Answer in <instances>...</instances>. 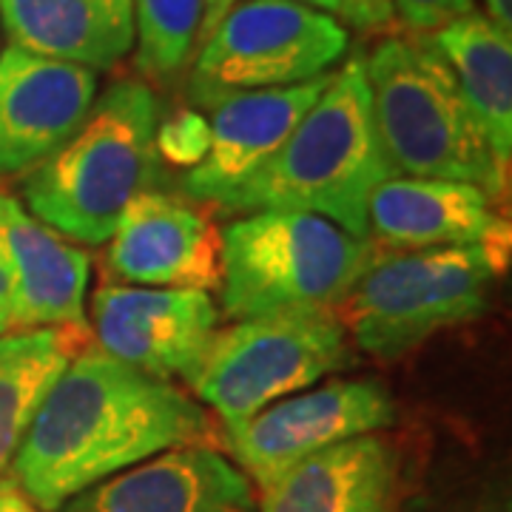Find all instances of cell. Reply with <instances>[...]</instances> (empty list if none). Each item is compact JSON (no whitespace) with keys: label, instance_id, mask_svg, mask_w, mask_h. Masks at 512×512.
Masks as SVG:
<instances>
[{"label":"cell","instance_id":"6da1fadb","mask_svg":"<svg viewBox=\"0 0 512 512\" xmlns=\"http://www.w3.org/2000/svg\"><path fill=\"white\" fill-rule=\"evenodd\" d=\"M211 421L171 382L86 345L57 376L12 458V478L43 512L171 447L205 444Z\"/></svg>","mask_w":512,"mask_h":512},{"label":"cell","instance_id":"7a4b0ae2","mask_svg":"<svg viewBox=\"0 0 512 512\" xmlns=\"http://www.w3.org/2000/svg\"><path fill=\"white\" fill-rule=\"evenodd\" d=\"M390 177L396 171L373 123L365 55H353L330 74L274 160L220 211H305L367 239V202Z\"/></svg>","mask_w":512,"mask_h":512},{"label":"cell","instance_id":"3957f363","mask_svg":"<svg viewBox=\"0 0 512 512\" xmlns=\"http://www.w3.org/2000/svg\"><path fill=\"white\" fill-rule=\"evenodd\" d=\"M163 103L146 80H117L55 154L26 174L23 205L77 245H106L160 160Z\"/></svg>","mask_w":512,"mask_h":512},{"label":"cell","instance_id":"277c9868","mask_svg":"<svg viewBox=\"0 0 512 512\" xmlns=\"http://www.w3.org/2000/svg\"><path fill=\"white\" fill-rule=\"evenodd\" d=\"M373 123L396 174L478 185L495 202L510 171L495 160L430 35H393L365 57Z\"/></svg>","mask_w":512,"mask_h":512},{"label":"cell","instance_id":"5b68a950","mask_svg":"<svg viewBox=\"0 0 512 512\" xmlns=\"http://www.w3.org/2000/svg\"><path fill=\"white\" fill-rule=\"evenodd\" d=\"M379 254L325 217L254 211L222 231V311L231 319L336 313Z\"/></svg>","mask_w":512,"mask_h":512},{"label":"cell","instance_id":"8992f818","mask_svg":"<svg viewBox=\"0 0 512 512\" xmlns=\"http://www.w3.org/2000/svg\"><path fill=\"white\" fill-rule=\"evenodd\" d=\"M507 256L484 245L387 251L367 268L336 308L359 348L393 362L439 330L487 311Z\"/></svg>","mask_w":512,"mask_h":512},{"label":"cell","instance_id":"52a82bcc","mask_svg":"<svg viewBox=\"0 0 512 512\" xmlns=\"http://www.w3.org/2000/svg\"><path fill=\"white\" fill-rule=\"evenodd\" d=\"M350 365V336L336 313H279L217 330L188 384L231 427Z\"/></svg>","mask_w":512,"mask_h":512},{"label":"cell","instance_id":"ba28073f","mask_svg":"<svg viewBox=\"0 0 512 512\" xmlns=\"http://www.w3.org/2000/svg\"><path fill=\"white\" fill-rule=\"evenodd\" d=\"M339 20L296 0H239L200 40L188 94L202 109L225 97L299 86L328 74L348 52Z\"/></svg>","mask_w":512,"mask_h":512},{"label":"cell","instance_id":"9c48e42d","mask_svg":"<svg viewBox=\"0 0 512 512\" xmlns=\"http://www.w3.org/2000/svg\"><path fill=\"white\" fill-rule=\"evenodd\" d=\"M396 419V399L379 379H330L225 427V444L239 470L262 487L296 461L387 430Z\"/></svg>","mask_w":512,"mask_h":512},{"label":"cell","instance_id":"30bf717a","mask_svg":"<svg viewBox=\"0 0 512 512\" xmlns=\"http://www.w3.org/2000/svg\"><path fill=\"white\" fill-rule=\"evenodd\" d=\"M94 345L154 379L191 382L220 330L214 296L106 282L92 299Z\"/></svg>","mask_w":512,"mask_h":512},{"label":"cell","instance_id":"8fae6325","mask_svg":"<svg viewBox=\"0 0 512 512\" xmlns=\"http://www.w3.org/2000/svg\"><path fill=\"white\" fill-rule=\"evenodd\" d=\"M106 271L123 285L220 291L222 234L200 202L146 188L111 234Z\"/></svg>","mask_w":512,"mask_h":512},{"label":"cell","instance_id":"7c38bea8","mask_svg":"<svg viewBox=\"0 0 512 512\" xmlns=\"http://www.w3.org/2000/svg\"><path fill=\"white\" fill-rule=\"evenodd\" d=\"M97 72L18 46L0 52V177L46 163L89 117Z\"/></svg>","mask_w":512,"mask_h":512},{"label":"cell","instance_id":"4fadbf2b","mask_svg":"<svg viewBox=\"0 0 512 512\" xmlns=\"http://www.w3.org/2000/svg\"><path fill=\"white\" fill-rule=\"evenodd\" d=\"M330 74L333 72L299 86L245 92L220 100L211 109L205 151L180 183L183 197L222 208L288 143L305 111L325 92Z\"/></svg>","mask_w":512,"mask_h":512},{"label":"cell","instance_id":"5bb4252c","mask_svg":"<svg viewBox=\"0 0 512 512\" xmlns=\"http://www.w3.org/2000/svg\"><path fill=\"white\" fill-rule=\"evenodd\" d=\"M0 265L12 293V328H89L92 256L0 191Z\"/></svg>","mask_w":512,"mask_h":512},{"label":"cell","instance_id":"9a60e30c","mask_svg":"<svg viewBox=\"0 0 512 512\" xmlns=\"http://www.w3.org/2000/svg\"><path fill=\"white\" fill-rule=\"evenodd\" d=\"M498 202L478 185L396 174L367 202V239L387 251L467 248L510 251V228Z\"/></svg>","mask_w":512,"mask_h":512},{"label":"cell","instance_id":"2e32d148","mask_svg":"<svg viewBox=\"0 0 512 512\" xmlns=\"http://www.w3.org/2000/svg\"><path fill=\"white\" fill-rule=\"evenodd\" d=\"M63 512H254V490L214 447L188 444L94 484Z\"/></svg>","mask_w":512,"mask_h":512},{"label":"cell","instance_id":"e0dca14e","mask_svg":"<svg viewBox=\"0 0 512 512\" xmlns=\"http://www.w3.org/2000/svg\"><path fill=\"white\" fill-rule=\"evenodd\" d=\"M402 456L379 433L333 444L259 487V512H399Z\"/></svg>","mask_w":512,"mask_h":512},{"label":"cell","instance_id":"ac0fdd59","mask_svg":"<svg viewBox=\"0 0 512 512\" xmlns=\"http://www.w3.org/2000/svg\"><path fill=\"white\" fill-rule=\"evenodd\" d=\"M9 46L106 72L134 49L131 0H0Z\"/></svg>","mask_w":512,"mask_h":512},{"label":"cell","instance_id":"d6986e66","mask_svg":"<svg viewBox=\"0 0 512 512\" xmlns=\"http://www.w3.org/2000/svg\"><path fill=\"white\" fill-rule=\"evenodd\" d=\"M458 89L493 148L495 160L510 171L512 163V35L481 12L441 26L430 35Z\"/></svg>","mask_w":512,"mask_h":512},{"label":"cell","instance_id":"ffe728a7","mask_svg":"<svg viewBox=\"0 0 512 512\" xmlns=\"http://www.w3.org/2000/svg\"><path fill=\"white\" fill-rule=\"evenodd\" d=\"M89 342V328L9 330L0 336V473L12 467L57 376Z\"/></svg>","mask_w":512,"mask_h":512},{"label":"cell","instance_id":"44dd1931","mask_svg":"<svg viewBox=\"0 0 512 512\" xmlns=\"http://www.w3.org/2000/svg\"><path fill=\"white\" fill-rule=\"evenodd\" d=\"M137 69L151 83H171L200 40L205 0H131Z\"/></svg>","mask_w":512,"mask_h":512},{"label":"cell","instance_id":"7402d4cb","mask_svg":"<svg viewBox=\"0 0 512 512\" xmlns=\"http://www.w3.org/2000/svg\"><path fill=\"white\" fill-rule=\"evenodd\" d=\"M393 18H399L413 35H433L441 26L464 18L476 9V0H390Z\"/></svg>","mask_w":512,"mask_h":512},{"label":"cell","instance_id":"603a6c76","mask_svg":"<svg viewBox=\"0 0 512 512\" xmlns=\"http://www.w3.org/2000/svg\"><path fill=\"white\" fill-rule=\"evenodd\" d=\"M339 15L348 20L353 29H359L365 35L384 32L396 20L390 0H342Z\"/></svg>","mask_w":512,"mask_h":512},{"label":"cell","instance_id":"cb8c5ba5","mask_svg":"<svg viewBox=\"0 0 512 512\" xmlns=\"http://www.w3.org/2000/svg\"><path fill=\"white\" fill-rule=\"evenodd\" d=\"M0 512H43L12 476L0 478Z\"/></svg>","mask_w":512,"mask_h":512},{"label":"cell","instance_id":"d4e9b609","mask_svg":"<svg viewBox=\"0 0 512 512\" xmlns=\"http://www.w3.org/2000/svg\"><path fill=\"white\" fill-rule=\"evenodd\" d=\"M237 3L239 0H205V15H202L200 40L208 35V32H211V29H214V26H217V23H220V20L225 18V15H228V12H231ZM200 40H197V46H200Z\"/></svg>","mask_w":512,"mask_h":512},{"label":"cell","instance_id":"484cf974","mask_svg":"<svg viewBox=\"0 0 512 512\" xmlns=\"http://www.w3.org/2000/svg\"><path fill=\"white\" fill-rule=\"evenodd\" d=\"M484 18L512 35V0H484Z\"/></svg>","mask_w":512,"mask_h":512},{"label":"cell","instance_id":"4316f807","mask_svg":"<svg viewBox=\"0 0 512 512\" xmlns=\"http://www.w3.org/2000/svg\"><path fill=\"white\" fill-rule=\"evenodd\" d=\"M9 328H12V293H9V282L0 265V336L9 333Z\"/></svg>","mask_w":512,"mask_h":512},{"label":"cell","instance_id":"83f0119b","mask_svg":"<svg viewBox=\"0 0 512 512\" xmlns=\"http://www.w3.org/2000/svg\"><path fill=\"white\" fill-rule=\"evenodd\" d=\"M296 3H305V6L328 12V15H339V9H342V0H296Z\"/></svg>","mask_w":512,"mask_h":512}]
</instances>
